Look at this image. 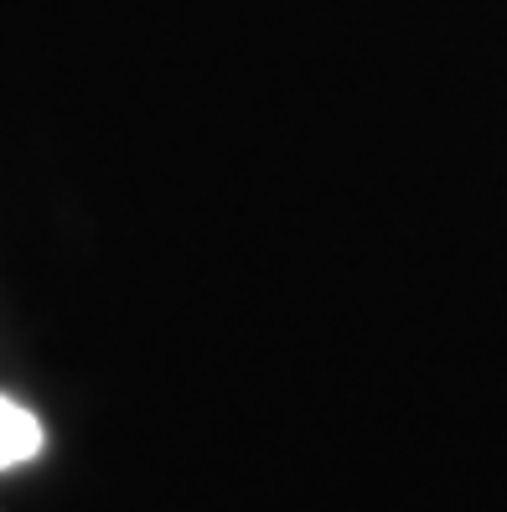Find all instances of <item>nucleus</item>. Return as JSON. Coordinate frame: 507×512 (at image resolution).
Returning a JSON list of instances; mask_svg holds the SVG:
<instances>
[{"label":"nucleus","instance_id":"1","mask_svg":"<svg viewBox=\"0 0 507 512\" xmlns=\"http://www.w3.org/2000/svg\"><path fill=\"white\" fill-rule=\"evenodd\" d=\"M37 450H42V425H37V414L0 394V471L32 461Z\"/></svg>","mask_w":507,"mask_h":512}]
</instances>
